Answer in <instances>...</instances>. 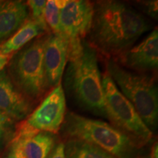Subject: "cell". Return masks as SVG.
Returning a JSON list of instances; mask_svg holds the SVG:
<instances>
[{
    "mask_svg": "<svg viewBox=\"0 0 158 158\" xmlns=\"http://www.w3.org/2000/svg\"><path fill=\"white\" fill-rule=\"evenodd\" d=\"M149 29L146 17L129 5L117 1L99 2L94 4L89 45L106 56H117Z\"/></svg>",
    "mask_w": 158,
    "mask_h": 158,
    "instance_id": "obj_1",
    "label": "cell"
},
{
    "mask_svg": "<svg viewBox=\"0 0 158 158\" xmlns=\"http://www.w3.org/2000/svg\"><path fill=\"white\" fill-rule=\"evenodd\" d=\"M62 126L69 139L93 144L116 158H138L141 147L129 136L107 122L70 112L65 116Z\"/></svg>",
    "mask_w": 158,
    "mask_h": 158,
    "instance_id": "obj_2",
    "label": "cell"
},
{
    "mask_svg": "<svg viewBox=\"0 0 158 158\" xmlns=\"http://www.w3.org/2000/svg\"><path fill=\"white\" fill-rule=\"evenodd\" d=\"M66 83L81 106L106 117L98 56L95 49L86 43L81 54L69 61Z\"/></svg>",
    "mask_w": 158,
    "mask_h": 158,
    "instance_id": "obj_3",
    "label": "cell"
},
{
    "mask_svg": "<svg viewBox=\"0 0 158 158\" xmlns=\"http://www.w3.org/2000/svg\"><path fill=\"white\" fill-rule=\"evenodd\" d=\"M106 73L148 128L151 131L155 130L158 122V92L155 78L143 73L128 70L112 59L106 63Z\"/></svg>",
    "mask_w": 158,
    "mask_h": 158,
    "instance_id": "obj_4",
    "label": "cell"
},
{
    "mask_svg": "<svg viewBox=\"0 0 158 158\" xmlns=\"http://www.w3.org/2000/svg\"><path fill=\"white\" fill-rule=\"evenodd\" d=\"M46 38L47 35H42L28 43L10 62V78L31 101H38L50 89L44 65Z\"/></svg>",
    "mask_w": 158,
    "mask_h": 158,
    "instance_id": "obj_5",
    "label": "cell"
},
{
    "mask_svg": "<svg viewBox=\"0 0 158 158\" xmlns=\"http://www.w3.org/2000/svg\"><path fill=\"white\" fill-rule=\"evenodd\" d=\"M102 84L106 117L112 125L132 138L141 148L149 143L152 139V132L107 73L102 77Z\"/></svg>",
    "mask_w": 158,
    "mask_h": 158,
    "instance_id": "obj_6",
    "label": "cell"
},
{
    "mask_svg": "<svg viewBox=\"0 0 158 158\" xmlns=\"http://www.w3.org/2000/svg\"><path fill=\"white\" fill-rule=\"evenodd\" d=\"M94 4L85 0H66L60 18V32L68 43V62L78 57L92 24Z\"/></svg>",
    "mask_w": 158,
    "mask_h": 158,
    "instance_id": "obj_7",
    "label": "cell"
},
{
    "mask_svg": "<svg viewBox=\"0 0 158 158\" xmlns=\"http://www.w3.org/2000/svg\"><path fill=\"white\" fill-rule=\"evenodd\" d=\"M66 116V99L62 85L59 84L23 120L25 124L36 132L56 134L61 129Z\"/></svg>",
    "mask_w": 158,
    "mask_h": 158,
    "instance_id": "obj_8",
    "label": "cell"
},
{
    "mask_svg": "<svg viewBox=\"0 0 158 158\" xmlns=\"http://www.w3.org/2000/svg\"><path fill=\"white\" fill-rule=\"evenodd\" d=\"M123 68L139 73L155 70L158 66V32L156 28L139 44L130 47L114 59Z\"/></svg>",
    "mask_w": 158,
    "mask_h": 158,
    "instance_id": "obj_9",
    "label": "cell"
},
{
    "mask_svg": "<svg viewBox=\"0 0 158 158\" xmlns=\"http://www.w3.org/2000/svg\"><path fill=\"white\" fill-rule=\"evenodd\" d=\"M32 101L12 81L5 70L0 72V112L10 120L22 121L32 112Z\"/></svg>",
    "mask_w": 158,
    "mask_h": 158,
    "instance_id": "obj_10",
    "label": "cell"
},
{
    "mask_svg": "<svg viewBox=\"0 0 158 158\" xmlns=\"http://www.w3.org/2000/svg\"><path fill=\"white\" fill-rule=\"evenodd\" d=\"M68 62V43L61 34L47 35L44 47V65L49 88L61 84Z\"/></svg>",
    "mask_w": 158,
    "mask_h": 158,
    "instance_id": "obj_11",
    "label": "cell"
},
{
    "mask_svg": "<svg viewBox=\"0 0 158 158\" xmlns=\"http://www.w3.org/2000/svg\"><path fill=\"white\" fill-rule=\"evenodd\" d=\"M29 14L28 6L22 1L0 2V44L27 21Z\"/></svg>",
    "mask_w": 158,
    "mask_h": 158,
    "instance_id": "obj_12",
    "label": "cell"
},
{
    "mask_svg": "<svg viewBox=\"0 0 158 158\" xmlns=\"http://www.w3.org/2000/svg\"><path fill=\"white\" fill-rule=\"evenodd\" d=\"M45 32L34 21L28 19L14 34L0 44V53L12 57L33 39L45 35Z\"/></svg>",
    "mask_w": 158,
    "mask_h": 158,
    "instance_id": "obj_13",
    "label": "cell"
},
{
    "mask_svg": "<svg viewBox=\"0 0 158 158\" xmlns=\"http://www.w3.org/2000/svg\"><path fill=\"white\" fill-rule=\"evenodd\" d=\"M19 141L26 158H47L56 146L54 134L46 132H39Z\"/></svg>",
    "mask_w": 158,
    "mask_h": 158,
    "instance_id": "obj_14",
    "label": "cell"
},
{
    "mask_svg": "<svg viewBox=\"0 0 158 158\" xmlns=\"http://www.w3.org/2000/svg\"><path fill=\"white\" fill-rule=\"evenodd\" d=\"M65 158H116L93 144L77 139H68L64 143Z\"/></svg>",
    "mask_w": 158,
    "mask_h": 158,
    "instance_id": "obj_15",
    "label": "cell"
},
{
    "mask_svg": "<svg viewBox=\"0 0 158 158\" xmlns=\"http://www.w3.org/2000/svg\"><path fill=\"white\" fill-rule=\"evenodd\" d=\"M66 0L46 1L45 8V19L49 31L53 34L60 32V18Z\"/></svg>",
    "mask_w": 158,
    "mask_h": 158,
    "instance_id": "obj_16",
    "label": "cell"
},
{
    "mask_svg": "<svg viewBox=\"0 0 158 158\" xmlns=\"http://www.w3.org/2000/svg\"><path fill=\"white\" fill-rule=\"evenodd\" d=\"M26 3L28 6L29 10L31 11V19L34 21L46 32H50L45 19V8L46 1L45 0H29Z\"/></svg>",
    "mask_w": 158,
    "mask_h": 158,
    "instance_id": "obj_17",
    "label": "cell"
},
{
    "mask_svg": "<svg viewBox=\"0 0 158 158\" xmlns=\"http://www.w3.org/2000/svg\"><path fill=\"white\" fill-rule=\"evenodd\" d=\"M3 158H26L19 141L12 139L9 149Z\"/></svg>",
    "mask_w": 158,
    "mask_h": 158,
    "instance_id": "obj_18",
    "label": "cell"
},
{
    "mask_svg": "<svg viewBox=\"0 0 158 158\" xmlns=\"http://www.w3.org/2000/svg\"><path fill=\"white\" fill-rule=\"evenodd\" d=\"M47 158H65L64 143L63 142H59L56 144Z\"/></svg>",
    "mask_w": 158,
    "mask_h": 158,
    "instance_id": "obj_19",
    "label": "cell"
},
{
    "mask_svg": "<svg viewBox=\"0 0 158 158\" xmlns=\"http://www.w3.org/2000/svg\"><path fill=\"white\" fill-rule=\"evenodd\" d=\"M10 121L7 116L0 112V141H2L6 133L7 130V125L8 122Z\"/></svg>",
    "mask_w": 158,
    "mask_h": 158,
    "instance_id": "obj_20",
    "label": "cell"
},
{
    "mask_svg": "<svg viewBox=\"0 0 158 158\" xmlns=\"http://www.w3.org/2000/svg\"><path fill=\"white\" fill-rule=\"evenodd\" d=\"M147 8L149 13L153 17L157 16V2H149L147 4Z\"/></svg>",
    "mask_w": 158,
    "mask_h": 158,
    "instance_id": "obj_21",
    "label": "cell"
},
{
    "mask_svg": "<svg viewBox=\"0 0 158 158\" xmlns=\"http://www.w3.org/2000/svg\"><path fill=\"white\" fill-rule=\"evenodd\" d=\"M12 57L6 56L0 53V72L3 70L7 64V63L10 62Z\"/></svg>",
    "mask_w": 158,
    "mask_h": 158,
    "instance_id": "obj_22",
    "label": "cell"
},
{
    "mask_svg": "<svg viewBox=\"0 0 158 158\" xmlns=\"http://www.w3.org/2000/svg\"><path fill=\"white\" fill-rule=\"evenodd\" d=\"M157 152H158V148H157V143L156 142L153 144L152 147L151 149V153H150V158H158L157 157Z\"/></svg>",
    "mask_w": 158,
    "mask_h": 158,
    "instance_id": "obj_23",
    "label": "cell"
},
{
    "mask_svg": "<svg viewBox=\"0 0 158 158\" xmlns=\"http://www.w3.org/2000/svg\"><path fill=\"white\" fill-rule=\"evenodd\" d=\"M0 2H1V1H0Z\"/></svg>",
    "mask_w": 158,
    "mask_h": 158,
    "instance_id": "obj_24",
    "label": "cell"
}]
</instances>
